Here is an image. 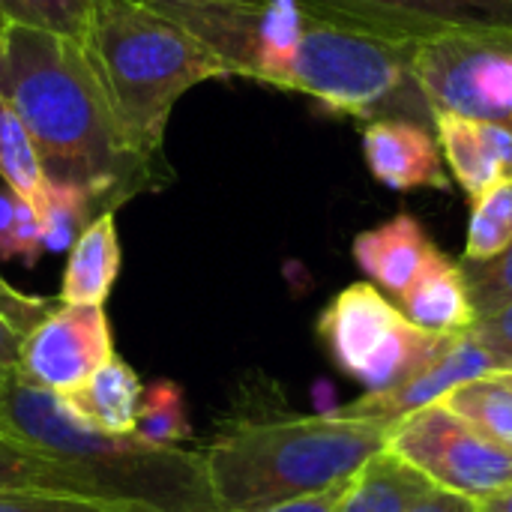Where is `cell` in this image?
<instances>
[{
	"mask_svg": "<svg viewBox=\"0 0 512 512\" xmlns=\"http://www.w3.org/2000/svg\"><path fill=\"white\" fill-rule=\"evenodd\" d=\"M0 96L30 132L45 177L87 192L99 213L171 180L162 162L132 147L87 45L75 39L6 24Z\"/></svg>",
	"mask_w": 512,
	"mask_h": 512,
	"instance_id": "1",
	"label": "cell"
},
{
	"mask_svg": "<svg viewBox=\"0 0 512 512\" xmlns=\"http://www.w3.org/2000/svg\"><path fill=\"white\" fill-rule=\"evenodd\" d=\"M0 441L57 462L81 489L129 512H219L201 450L147 447L81 426L21 372L0 375Z\"/></svg>",
	"mask_w": 512,
	"mask_h": 512,
	"instance_id": "2",
	"label": "cell"
},
{
	"mask_svg": "<svg viewBox=\"0 0 512 512\" xmlns=\"http://www.w3.org/2000/svg\"><path fill=\"white\" fill-rule=\"evenodd\" d=\"M219 512H264L354 480L387 429L330 414L234 417L198 447Z\"/></svg>",
	"mask_w": 512,
	"mask_h": 512,
	"instance_id": "3",
	"label": "cell"
},
{
	"mask_svg": "<svg viewBox=\"0 0 512 512\" xmlns=\"http://www.w3.org/2000/svg\"><path fill=\"white\" fill-rule=\"evenodd\" d=\"M87 51L123 132L150 162H162L165 129L180 96L228 78L189 30L147 0H99Z\"/></svg>",
	"mask_w": 512,
	"mask_h": 512,
	"instance_id": "4",
	"label": "cell"
},
{
	"mask_svg": "<svg viewBox=\"0 0 512 512\" xmlns=\"http://www.w3.org/2000/svg\"><path fill=\"white\" fill-rule=\"evenodd\" d=\"M411 60L414 45L303 12L285 90L303 93L339 117H360L369 123L414 120L435 129L432 108L417 87Z\"/></svg>",
	"mask_w": 512,
	"mask_h": 512,
	"instance_id": "5",
	"label": "cell"
},
{
	"mask_svg": "<svg viewBox=\"0 0 512 512\" xmlns=\"http://www.w3.org/2000/svg\"><path fill=\"white\" fill-rule=\"evenodd\" d=\"M318 336L333 363L375 396L432 369L459 339V333L417 327L372 282L339 291L318 318Z\"/></svg>",
	"mask_w": 512,
	"mask_h": 512,
	"instance_id": "6",
	"label": "cell"
},
{
	"mask_svg": "<svg viewBox=\"0 0 512 512\" xmlns=\"http://www.w3.org/2000/svg\"><path fill=\"white\" fill-rule=\"evenodd\" d=\"M189 30L231 75L285 90L300 36L297 0H147Z\"/></svg>",
	"mask_w": 512,
	"mask_h": 512,
	"instance_id": "7",
	"label": "cell"
},
{
	"mask_svg": "<svg viewBox=\"0 0 512 512\" xmlns=\"http://www.w3.org/2000/svg\"><path fill=\"white\" fill-rule=\"evenodd\" d=\"M417 87L435 114L512 123V30H450L414 45Z\"/></svg>",
	"mask_w": 512,
	"mask_h": 512,
	"instance_id": "8",
	"label": "cell"
},
{
	"mask_svg": "<svg viewBox=\"0 0 512 512\" xmlns=\"http://www.w3.org/2000/svg\"><path fill=\"white\" fill-rule=\"evenodd\" d=\"M387 450L423 474L435 489L471 501L512 489V453L483 441L441 402L390 426Z\"/></svg>",
	"mask_w": 512,
	"mask_h": 512,
	"instance_id": "9",
	"label": "cell"
},
{
	"mask_svg": "<svg viewBox=\"0 0 512 512\" xmlns=\"http://www.w3.org/2000/svg\"><path fill=\"white\" fill-rule=\"evenodd\" d=\"M297 6L402 45L450 30H512V0H297Z\"/></svg>",
	"mask_w": 512,
	"mask_h": 512,
	"instance_id": "10",
	"label": "cell"
},
{
	"mask_svg": "<svg viewBox=\"0 0 512 512\" xmlns=\"http://www.w3.org/2000/svg\"><path fill=\"white\" fill-rule=\"evenodd\" d=\"M114 357L105 306L60 303L24 333L18 372L60 396Z\"/></svg>",
	"mask_w": 512,
	"mask_h": 512,
	"instance_id": "11",
	"label": "cell"
},
{
	"mask_svg": "<svg viewBox=\"0 0 512 512\" xmlns=\"http://www.w3.org/2000/svg\"><path fill=\"white\" fill-rule=\"evenodd\" d=\"M507 366L492 354L486 351L468 330L459 333V339L453 342V348L432 366L426 369L423 375H417L414 381H408L405 387L393 390V393H366L360 396L357 402L351 405H342L336 408L342 417H351V420H366V423H375V426H384L390 432V426H396L402 417L426 408V405H435L441 402L453 387L465 384V381H474V378H483V375H495V372H504Z\"/></svg>",
	"mask_w": 512,
	"mask_h": 512,
	"instance_id": "12",
	"label": "cell"
},
{
	"mask_svg": "<svg viewBox=\"0 0 512 512\" xmlns=\"http://www.w3.org/2000/svg\"><path fill=\"white\" fill-rule=\"evenodd\" d=\"M363 156L369 174L393 189H450V174L432 126L414 120H372L363 129Z\"/></svg>",
	"mask_w": 512,
	"mask_h": 512,
	"instance_id": "13",
	"label": "cell"
},
{
	"mask_svg": "<svg viewBox=\"0 0 512 512\" xmlns=\"http://www.w3.org/2000/svg\"><path fill=\"white\" fill-rule=\"evenodd\" d=\"M435 243L426 237L423 225L411 213H399L378 228H369L354 237L357 267L387 294L405 297L432 255Z\"/></svg>",
	"mask_w": 512,
	"mask_h": 512,
	"instance_id": "14",
	"label": "cell"
},
{
	"mask_svg": "<svg viewBox=\"0 0 512 512\" xmlns=\"http://www.w3.org/2000/svg\"><path fill=\"white\" fill-rule=\"evenodd\" d=\"M141 396L144 384L138 372L123 357H114L57 399L81 426L102 435L126 438L135 429Z\"/></svg>",
	"mask_w": 512,
	"mask_h": 512,
	"instance_id": "15",
	"label": "cell"
},
{
	"mask_svg": "<svg viewBox=\"0 0 512 512\" xmlns=\"http://www.w3.org/2000/svg\"><path fill=\"white\" fill-rule=\"evenodd\" d=\"M120 267L123 249L117 237L114 210H105L81 231V237L69 249L60 279V303L105 306L120 276Z\"/></svg>",
	"mask_w": 512,
	"mask_h": 512,
	"instance_id": "16",
	"label": "cell"
},
{
	"mask_svg": "<svg viewBox=\"0 0 512 512\" xmlns=\"http://www.w3.org/2000/svg\"><path fill=\"white\" fill-rule=\"evenodd\" d=\"M402 312L417 327L435 333H465L477 321L462 267L441 255L438 246L432 249L414 285L402 297Z\"/></svg>",
	"mask_w": 512,
	"mask_h": 512,
	"instance_id": "17",
	"label": "cell"
},
{
	"mask_svg": "<svg viewBox=\"0 0 512 512\" xmlns=\"http://www.w3.org/2000/svg\"><path fill=\"white\" fill-rule=\"evenodd\" d=\"M429 489L432 483L423 474H417L396 453L381 450L351 480L336 512H411Z\"/></svg>",
	"mask_w": 512,
	"mask_h": 512,
	"instance_id": "18",
	"label": "cell"
},
{
	"mask_svg": "<svg viewBox=\"0 0 512 512\" xmlns=\"http://www.w3.org/2000/svg\"><path fill=\"white\" fill-rule=\"evenodd\" d=\"M435 138H438V147H444V159L471 204L480 201L492 186L504 180L483 138L480 120H468L456 114H435Z\"/></svg>",
	"mask_w": 512,
	"mask_h": 512,
	"instance_id": "19",
	"label": "cell"
},
{
	"mask_svg": "<svg viewBox=\"0 0 512 512\" xmlns=\"http://www.w3.org/2000/svg\"><path fill=\"white\" fill-rule=\"evenodd\" d=\"M441 405L471 426L483 441L512 453V384L498 372L453 387Z\"/></svg>",
	"mask_w": 512,
	"mask_h": 512,
	"instance_id": "20",
	"label": "cell"
},
{
	"mask_svg": "<svg viewBox=\"0 0 512 512\" xmlns=\"http://www.w3.org/2000/svg\"><path fill=\"white\" fill-rule=\"evenodd\" d=\"M0 180L6 189L30 201L33 210L42 204L48 177L42 171L30 132L24 129L21 117L3 96H0Z\"/></svg>",
	"mask_w": 512,
	"mask_h": 512,
	"instance_id": "21",
	"label": "cell"
},
{
	"mask_svg": "<svg viewBox=\"0 0 512 512\" xmlns=\"http://www.w3.org/2000/svg\"><path fill=\"white\" fill-rule=\"evenodd\" d=\"M192 435V426L186 420V402L183 390L174 381H153L144 387L138 420L132 429V441L147 447H183V441Z\"/></svg>",
	"mask_w": 512,
	"mask_h": 512,
	"instance_id": "22",
	"label": "cell"
},
{
	"mask_svg": "<svg viewBox=\"0 0 512 512\" xmlns=\"http://www.w3.org/2000/svg\"><path fill=\"white\" fill-rule=\"evenodd\" d=\"M36 216H39V231H42V249L69 252L72 243L81 237V231L99 216V210L87 192L48 180L42 204L36 207Z\"/></svg>",
	"mask_w": 512,
	"mask_h": 512,
	"instance_id": "23",
	"label": "cell"
},
{
	"mask_svg": "<svg viewBox=\"0 0 512 512\" xmlns=\"http://www.w3.org/2000/svg\"><path fill=\"white\" fill-rule=\"evenodd\" d=\"M96 6L99 0H0V18L87 45Z\"/></svg>",
	"mask_w": 512,
	"mask_h": 512,
	"instance_id": "24",
	"label": "cell"
},
{
	"mask_svg": "<svg viewBox=\"0 0 512 512\" xmlns=\"http://www.w3.org/2000/svg\"><path fill=\"white\" fill-rule=\"evenodd\" d=\"M0 492H54L90 498L81 483L72 480L57 462L9 441H0Z\"/></svg>",
	"mask_w": 512,
	"mask_h": 512,
	"instance_id": "25",
	"label": "cell"
},
{
	"mask_svg": "<svg viewBox=\"0 0 512 512\" xmlns=\"http://www.w3.org/2000/svg\"><path fill=\"white\" fill-rule=\"evenodd\" d=\"M512 246V180H501L474 201L462 261H489Z\"/></svg>",
	"mask_w": 512,
	"mask_h": 512,
	"instance_id": "26",
	"label": "cell"
},
{
	"mask_svg": "<svg viewBox=\"0 0 512 512\" xmlns=\"http://www.w3.org/2000/svg\"><path fill=\"white\" fill-rule=\"evenodd\" d=\"M42 252V231L33 204L15 195L12 189L0 186V258L36 264Z\"/></svg>",
	"mask_w": 512,
	"mask_h": 512,
	"instance_id": "27",
	"label": "cell"
},
{
	"mask_svg": "<svg viewBox=\"0 0 512 512\" xmlns=\"http://www.w3.org/2000/svg\"><path fill=\"white\" fill-rule=\"evenodd\" d=\"M474 315H489L512 303V246L489 261H459Z\"/></svg>",
	"mask_w": 512,
	"mask_h": 512,
	"instance_id": "28",
	"label": "cell"
},
{
	"mask_svg": "<svg viewBox=\"0 0 512 512\" xmlns=\"http://www.w3.org/2000/svg\"><path fill=\"white\" fill-rule=\"evenodd\" d=\"M0 512H129L75 495H54V492H0Z\"/></svg>",
	"mask_w": 512,
	"mask_h": 512,
	"instance_id": "29",
	"label": "cell"
},
{
	"mask_svg": "<svg viewBox=\"0 0 512 512\" xmlns=\"http://www.w3.org/2000/svg\"><path fill=\"white\" fill-rule=\"evenodd\" d=\"M486 351H492L507 369H512V303L480 315L468 330Z\"/></svg>",
	"mask_w": 512,
	"mask_h": 512,
	"instance_id": "30",
	"label": "cell"
},
{
	"mask_svg": "<svg viewBox=\"0 0 512 512\" xmlns=\"http://www.w3.org/2000/svg\"><path fill=\"white\" fill-rule=\"evenodd\" d=\"M54 306L42 297H33V294H24L18 291L15 285H9L3 276H0V315L9 318L15 327H21L24 333L33 330Z\"/></svg>",
	"mask_w": 512,
	"mask_h": 512,
	"instance_id": "31",
	"label": "cell"
},
{
	"mask_svg": "<svg viewBox=\"0 0 512 512\" xmlns=\"http://www.w3.org/2000/svg\"><path fill=\"white\" fill-rule=\"evenodd\" d=\"M351 480L342 483V486H333L327 492H318V495H309V498H300V501H291V504H282V507H273V510L264 512H336L345 492H348Z\"/></svg>",
	"mask_w": 512,
	"mask_h": 512,
	"instance_id": "32",
	"label": "cell"
},
{
	"mask_svg": "<svg viewBox=\"0 0 512 512\" xmlns=\"http://www.w3.org/2000/svg\"><path fill=\"white\" fill-rule=\"evenodd\" d=\"M21 342H24V330H21V327H15L9 318H3V315H0V375L18 372Z\"/></svg>",
	"mask_w": 512,
	"mask_h": 512,
	"instance_id": "33",
	"label": "cell"
},
{
	"mask_svg": "<svg viewBox=\"0 0 512 512\" xmlns=\"http://www.w3.org/2000/svg\"><path fill=\"white\" fill-rule=\"evenodd\" d=\"M411 512H477V501L432 486V489L426 492V498H423Z\"/></svg>",
	"mask_w": 512,
	"mask_h": 512,
	"instance_id": "34",
	"label": "cell"
},
{
	"mask_svg": "<svg viewBox=\"0 0 512 512\" xmlns=\"http://www.w3.org/2000/svg\"><path fill=\"white\" fill-rule=\"evenodd\" d=\"M477 512H512V489L495 492V495L477 501Z\"/></svg>",
	"mask_w": 512,
	"mask_h": 512,
	"instance_id": "35",
	"label": "cell"
},
{
	"mask_svg": "<svg viewBox=\"0 0 512 512\" xmlns=\"http://www.w3.org/2000/svg\"><path fill=\"white\" fill-rule=\"evenodd\" d=\"M498 375H501V378H504L507 384H512V369H504V372H498Z\"/></svg>",
	"mask_w": 512,
	"mask_h": 512,
	"instance_id": "36",
	"label": "cell"
},
{
	"mask_svg": "<svg viewBox=\"0 0 512 512\" xmlns=\"http://www.w3.org/2000/svg\"><path fill=\"white\" fill-rule=\"evenodd\" d=\"M3 30H6V24L0 21V48H3Z\"/></svg>",
	"mask_w": 512,
	"mask_h": 512,
	"instance_id": "37",
	"label": "cell"
},
{
	"mask_svg": "<svg viewBox=\"0 0 512 512\" xmlns=\"http://www.w3.org/2000/svg\"><path fill=\"white\" fill-rule=\"evenodd\" d=\"M0 21H3V18H0ZM3 24H6V21H3Z\"/></svg>",
	"mask_w": 512,
	"mask_h": 512,
	"instance_id": "38",
	"label": "cell"
}]
</instances>
